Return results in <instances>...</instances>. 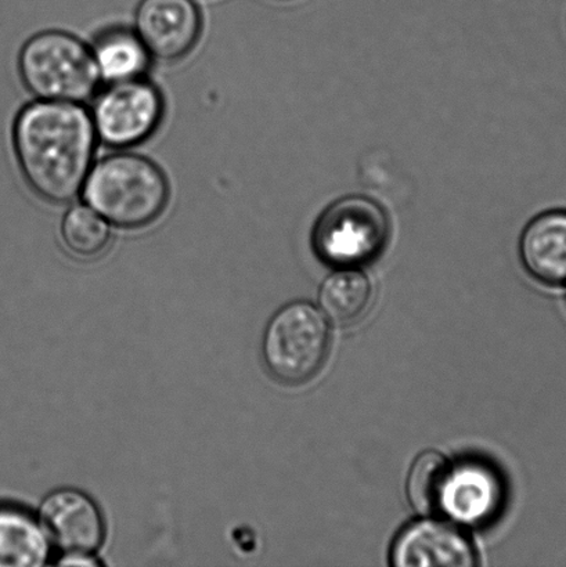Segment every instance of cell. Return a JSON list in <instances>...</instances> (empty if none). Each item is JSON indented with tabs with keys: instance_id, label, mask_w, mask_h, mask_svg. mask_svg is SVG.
I'll return each instance as SVG.
<instances>
[{
	"instance_id": "cell-8",
	"label": "cell",
	"mask_w": 566,
	"mask_h": 567,
	"mask_svg": "<svg viewBox=\"0 0 566 567\" xmlns=\"http://www.w3.org/2000/svg\"><path fill=\"white\" fill-rule=\"evenodd\" d=\"M395 567H473L478 553L463 527L434 516H423L399 533L391 548Z\"/></svg>"
},
{
	"instance_id": "cell-10",
	"label": "cell",
	"mask_w": 566,
	"mask_h": 567,
	"mask_svg": "<svg viewBox=\"0 0 566 567\" xmlns=\"http://www.w3.org/2000/svg\"><path fill=\"white\" fill-rule=\"evenodd\" d=\"M504 502L497 472L480 461L451 464L443 485L440 515L459 526H481L495 519Z\"/></svg>"
},
{
	"instance_id": "cell-9",
	"label": "cell",
	"mask_w": 566,
	"mask_h": 567,
	"mask_svg": "<svg viewBox=\"0 0 566 567\" xmlns=\"http://www.w3.org/2000/svg\"><path fill=\"white\" fill-rule=\"evenodd\" d=\"M44 535L69 557L91 555L102 546L105 526L91 497L74 488L49 494L39 509Z\"/></svg>"
},
{
	"instance_id": "cell-12",
	"label": "cell",
	"mask_w": 566,
	"mask_h": 567,
	"mask_svg": "<svg viewBox=\"0 0 566 567\" xmlns=\"http://www.w3.org/2000/svg\"><path fill=\"white\" fill-rule=\"evenodd\" d=\"M89 47L104 83L137 80L152 70L153 55L133 27H105Z\"/></svg>"
},
{
	"instance_id": "cell-6",
	"label": "cell",
	"mask_w": 566,
	"mask_h": 567,
	"mask_svg": "<svg viewBox=\"0 0 566 567\" xmlns=\"http://www.w3.org/2000/svg\"><path fill=\"white\" fill-rule=\"evenodd\" d=\"M89 111L99 143L113 150H131L147 143L159 131L166 103L161 89L144 76L100 86Z\"/></svg>"
},
{
	"instance_id": "cell-4",
	"label": "cell",
	"mask_w": 566,
	"mask_h": 567,
	"mask_svg": "<svg viewBox=\"0 0 566 567\" xmlns=\"http://www.w3.org/2000/svg\"><path fill=\"white\" fill-rule=\"evenodd\" d=\"M390 237V216L382 205L352 194L338 198L320 214L312 230V247L316 257L331 268L360 269L380 258Z\"/></svg>"
},
{
	"instance_id": "cell-15",
	"label": "cell",
	"mask_w": 566,
	"mask_h": 567,
	"mask_svg": "<svg viewBox=\"0 0 566 567\" xmlns=\"http://www.w3.org/2000/svg\"><path fill=\"white\" fill-rule=\"evenodd\" d=\"M60 237L72 257L92 260L107 251L113 235L109 221L83 203L65 210L61 219Z\"/></svg>"
},
{
	"instance_id": "cell-11",
	"label": "cell",
	"mask_w": 566,
	"mask_h": 567,
	"mask_svg": "<svg viewBox=\"0 0 566 567\" xmlns=\"http://www.w3.org/2000/svg\"><path fill=\"white\" fill-rule=\"evenodd\" d=\"M524 268L548 287H566V209L537 215L519 241Z\"/></svg>"
},
{
	"instance_id": "cell-13",
	"label": "cell",
	"mask_w": 566,
	"mask_h": 567,
	"mask_svg": "<svg viewBox=\"0 0 566 567\" xmlns=\"http://www.w3.org/2000/svg\"><path fill=\"white\" fill-rule=\"evenodd\" d=\"M373 286L362 270L337 269L321 284V313L337 326H351L362 319L369 310L373 302Z\"/></svg>"
},
{
	"instance_id": "cell-2",
	"label": "cell",
	"mask_w": 566,
	"mask_h": 567,
	"mask_svg": "<svg viewBox=\"0 0 566 567\" xmlns=\"http://www.w3.org/2000/svg\"><path fill=\"white\" fill-rule=\"evenodd\" d=\"M81 197L111 227L142 230L155 224L168 208L171 185L153 159L115 150L94 161Z\"/></svg>"
},
{
	"instance_id": "cell-3",
	"label": "cell",
	"mask_w": 566,
	"mask_h": 567,
	"mask_svg": "<svg viewBox=\"0 0 566 567\" xmlns=\"http://www.w3.org/2000/svg\"><path fill=\"white\" fill-rule=\"evenodd\" d=\"M17 70L22 85L38 100L83 104L102 86L91 47L61 30L28 38L20 49Z\"/></svg>"
},
{
	"instance_id": "cell-1",
	"label": "cell",
	"mask_w": 566,
	"mask_h": 567,
	"mask_svg": "<svg viewBox=\"0 0 566 567\" xmlns=\"http://www.w3.org/2000/svg\"><path fill=\"white\" fill-rule=\"evenodd\" d=\"M99 138L85 105L33 100L11 126L22 179L42 202L65 205L81 196L96 157Z\"/></svg>"
},
{
	"instance_id": "cell-14",
	"label": "cell",
	"mask_w": 566,
	"mask_h": 567,
	"mask_svg": "<svg viewBox=\"0 0 566 567\" xmlns=\"http://www.w3.org/2000/svg\"><path fill=\"white\" fill-rule=\"evenodd\" d=\"M48 553L47 537L30 515L0 507V567H39Z\"/></svg>"
},
{
	"instance_id": "cell-5",
	"label": "cell",
	"mask_w": 566,
	"mask_h": 567,
	"mask_svg": "<svg viewBox=\"0 0 566 567\" xmlns=\"http://www.w3.org/2000/svg\"><path fill=\"white\" fill-rule=\"evenodd\" d=\"M330 343L326 316L312 303L297 300L282 306L266 326L264 364L276 381L301 385L323 369Z\"/></svg>"
},
{
	"instance_id": "cell-7",
	"label": "cell",
	"mask_w": 566,
	"mask_h": 567,
	"mask_svg": "<svg viewBox=\"0 0 566 567\" xmlns=\"http://www.w3.org/2000/svg\"><path fill=\"white\" fill-rule=\"evenodd\" d=\"M135 31L154 60L172 64L196 49L203 33V13L196 0H141Z\"/></svg>"
},
{
	"instance_id": "cell-16",
	"label": "cell",
	"mask_w": 566,
	"mask_h": 567,
	"mask_svg": "<svg viewBox=\"0 0 566 567\" xmlns=\"http://www.w3.org/2000/svg\"><path fill=\"white\" fill-rule=\"evenodd\" d=\"M451 461L438 452H425L415 458L408 476L410 505L421 516L440 515L441 496Z\"/></svg>"
}]
</instances>
